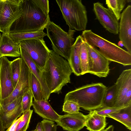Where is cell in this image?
I'll return each instance as SVG.
<instances>
[{
	"instance_id": "obj_6",
	"label": "cell",
	"mask_w": 131,
	"mask_h": 131,
	"mask_svg": "<svg viewBox=\"0 0 131 131\" xmlns=\"http://www.w3.org/2000/svg\"><path fill=\"white\" fill-rule=\"evenodd\" d=\"M45 28L47 35L51 42L53 51L68 61L74 43L73 37L75 30L69 28L68 32H66L51 21Z\"/></svg>"
},
{
	"instance_id": "obj_12",
	"label": "cell",
	"mask_w": 131,
	"mask_h": 131,
	"mask_svg": "<svg viewBox=\"0 0 131 131\" xmlns=\"http://www.w3.org/2000/svg\"><path fill=\"white\" fill-rule=\"evenodd\" d=\"M93 10L96 19L106 30L115 35L118 34L119 23L110 9L97 2L93 4Z\"/></svg>"
},
{
	"instance_id": "obj_20",
	"label": "cell",
	"mask_w": 131,
	"mask_h": 131,
	"mask_svg": "<svg viewBox=\"0 0 131 131\" xmlns=\"http://www.w3.org/2000/svg\"><path fill=\"white\" fill-rule=\"evenodd\" d=\"M83 40V38L81 35H79L76 38L72 47L70 57L68 61L73 73L77 76L82 75V74L80 53Z\"/></svg>"
},
{
	"instance_id": "obj_16",
	"label": "cell",
	"mask_w": 131,
	"mask_h": 131,
	"mask_svg": "<svg viewBox=\"0 0 131 131\" xmlns=\"http://www.w3.org/2000/svg\"><path fill=\"white\" fill-rule=\"evenodd\" d=\"M87 117V115H84L79 112L60 115L56 122L57 125L67 131H79L85 126Z\"/></svg>"
},
{
	"instance_id": "obj_13",
	"label": "cell",
	"mask_w": 131,
	"mask_h": 131,
	"mask_svg": "<svg viewBox=\"0 0 131 131\" xmlns=\"http://www.w3.org/2000/svg\"><path fill=\"white\" fill-rule=\"evenodd\" d=\"M10 61L6 56L0 58V100L8 97L14 88L11 71Z\"/></svg>"
},
{
	"instance_id": "obj_34",
	"label": "cell",
	"mask_w": 131,
	"mask_h": 131,
	"mask_svg": "<svg viewBox=\"0 0 131 131\" xmlns=\"http://www.w3.org/2000/svg\"><path fill=\"white\" fill-rule=\"evenodd\" d=\"M35 4L47 15H49V1L48 0H33Z\"/></svg>"
},
{
	"instance_id": "obj_33",
	"label": "cell",
	"mask_w": 131,
	"mask_h": 131,
	"mask_svg": "<svg viewBox=\"0 0 131 131\" xmlns=\"http://www.w3.org/2000/svg\"><path fill=\"white\" fill-rule=\"evenodd\" d=\"M41 122L43 131H57V126L54 122L44 119Z\"/></svg>"
},
{
	"instance_id": "obj_15",
	"label": "cell",
	"mask_w": 131,
	"mask_h": 131,
	"mask_svg": "<svg viewBox=\"0 0 131 131\" xmlns=\"http://www.w3.org/2000/svg\"><path fill=\"white\" fill-rule=\"evenodd\" d=\"M119 38L124 46L131 53V6L128 5L121 14Z\"/></svg>"
},
{
	"instance_id": "obj_30",
	"label": "cell",
	"mask_w": 131,
	"mask_h": 131,
	"mask_svg": "<svg viewBox=\"0 0 131 131\" xmlns=\"http://www.w3.org/2000/svg\"><path fill=\"white\" fill-rule=\"evenodd\" d=\"M33 97L30 90L26 92L23 94L21 103L23 114L30 110V108L33 104Z\"/></svg>"
},
{
	"instance_id": "obj_23",
	"label": "cell",
	"mask_w": 131,
	"mask_h": 131,
	"mask_svg": "<svg viewBox=\"0 0 131 131\" xmlns=\"http://www.w3.org/2000/svg\"><path fill=\"white\" fill-rule=\"evenodd\" d=\"M47 34L43 31L35 32L10 33L9 36L16 43L19 44L21 41L31 39H43Z\"/></svg>"
},
{
	"instance_id": "obj_21",
	"label": "cell",
	"mask_w": 131,
	"mask_h": 131,
	"mask_svg": "<svg viewBox=\"0 0 131 131\" xmlns=\"http://www.w3.org/2000/svg\"><path fill=\"white\" fill-rule=\"evenodd\" d=\"M106 117L97 114L94 110L90 112L85 126L90 131H102L107 125Z\"/></svg>"
},
{
	"instance_id": "obj_24",
	"label": "cell",
	"mask_w": 131,
	"mask_h": 131,
	"mask_svg": "<svg viewBox=\"0 0 131 131\" xmlns=\"http://www.w3.org/2000/svg\"><path fill=\"white\" fill-rule=\"evenodd\" d=\"M80 59L82 71V75L89 73L90 57L83 39L81 46Z\"/></svg>"
},
{
	"instance_id": "obj_39",
	"label": "cell",
	"mask_w": 131,
	"mask_h": 131,
	"mask_svg": "<svg viewBox=\"0 0 131 131\" xmlns=\"http://www.w3.org/2000/svg\"><path fill=\"white\" fill-rule=\"evenodd\" d=\"M118 46L120 47H122L124 46L122 42L120 41L118 42Z\"/></svg>"
},
{
	"instance_id": "obj_22",
	"label": "cell",
	"mask_w": 131,
	"mask_h": 131,
	"mask_svg": "<svg viewBox=\"0 0 131 131\" xmlns=\"http://www.w3.org/2000/svg\"><path fill=\"white\" fill-rule=\"evenodd\" d=\"M107 117L112 118L123 124L128 129H131V105L118 111L108 114Z\"/></svg>"
},
{
	"instance_id": "obj_32",
	"label": "cell",
	"mask_w": 131,
	"mask_h": 131,
	"mask_svg": "<svg viewBox=\"0 0 131 131\" xmlns=\"http://www.w3.org/2000/svg\"><path fill=\"white\" fill-rule=\"evenodd\" d=\"M123 108L100 107L94 111L97 114L107 117L108 114L117 111Z\"/></svg>"
},
{
	"instance_id": "obj_28",
	"label": "cell",
	"mask_w": 131,
	"mask_h": 131,
	"mask_svg": "<svg viewBox=\"0 0 131 131\" xmlns=\"http://www.w3.org/2000/svg\"><path fill=\"white\" fill-rule=\"evenodd\" d=\"M21 58H18L11 61L10 65L13 85L16 86L20 75L21 67Z\"/></svg>"
},
{
	"instance_id": "obj_25",
	"label": "cell",
	"mask_w": 131,
	"mask_h": 131,
	"mask_svg": "<svg viewBox=\"0 0 131 131\" xmlns=\"http://www.w3.org/2000/svg\"><path fill=\"white\" fill-rule=\"evenodd\" d=\"M30 85L31 92L34 100L39 101L44 99L41 84L31 72L30 76Z\"/></svg>"
},
{
	"instance_id": "obj_5",
	"label": "cell",
	"mask_w": 131,
	"mask_h": 131,
	"mask_svg": "<svg viewBox=\"0 0 131 131\" xmlns=\"http://www.w3.org/2000/svg\"><path fill=\"white\" fill-rule=\"evenodd\" d=\"M62 16L69 28L77 31L86 30L87 12L81 0H56Z\"/></svg>"
},
{
	"instance_id": "obj_2",
	"label": "cell",
	"mask_w": 131,
	"mask_h": 131,
	"mask_svg": "<svg viewBox=\"0 0 131 131\" xmlns=\"http://www.w3.org/2000/svg\"><path fill=\"white\" fill-rule=\"evenodd\" d=\"M22 13L12 25L10 33L42 31L50 21L33 0H21Z\"/></svg>"
},
{
	"instance_id": "obj_17",
	"label": "cell",
	"mask_w": 131,
	"mask_h": 131,
	"mask_svg": "<svg viewBox=\"0 0 131 131\" xmlns=\"http://www.w3.org/2000/svg\"><path fill=\"white\" fill-rule=\"evenodd\" d=\"M20 50L21 57L25 61L31 72L37 78L41 84L44 99L48 100L51 93L42 75L41 70L35 64L26 51L20 47Z\"/></svg>"
},
{
	"instance_id": "obj_8",
	"label": "cell",
	"mask_w": 131,
	"mask_h": 131,
	"mask_svg": "<svg viewBox=\"0 0 131 131\" xmlns=\"http://www.w3.org/2000/svg\"><path fill=\"white\" fill-rule=\"evenodd\" d=\"M19 45L29 54L35 64L42 70L52 50L48 48L43 39L25 40L20 42Z\"/></svg>"
},
{
	"instance_id": "obj_40",
	"label": "cell",
	"mask_w": 131,
	"mask_h": 131,
	"mask_svg": "<svg viewBox=\"0 0 131 131\" xmlns=\"http://www.w3.org/2000/svg\"><path fill=\"white\" fill-rule=\"evenodd\" d=\"M2 36V35H1V34L0 33V41L1 39Z\"/></svg>"
},
{
	"instance_id": "obj_7",
	"label": "cell",
	"mask_w": 131,
	"mask_h": 131,
	"mask_svg": "<svg viewBox=\"0 0 131 131\" xmlns=\"http://www.w3.org/2000/svg\"><path fill=\"white\" fill-rule=\"evenodd\" d=\"M21 0H0V31L9 35L14 23L21 16Z\"/></svg>"
},
{
	"instance_id": "obj_41",
	"label": "cell",
	"mask_w": 131,
	"mask_h": 131,
	"mask_svg": "<svg viewBox=\"0 0 131 131\" xmlns=\"http://www.w3.org/2000/svg\"><path fill=\"white\" fill-rule=\"evenodd\" d=\"M0 106H1V103H0Z\"/></svg>"
},
{
	"instance_id": "obj_19",
	"label": "cell",
	"mask_w": 131,
	"mask_h": 131,
	"mask_svg": "<svg viewBox=\"0 0 131 131\" xmlns=\"http://www.w3.org/2000/svg\"><path fill=\"white\" fill-rule=\"evenodd\" d=\"M19 44L15 43L9 35L2 34L0 41V58L3 56H20Z\"/></svg>"
},
{
	"instance_id": "obj_10",
	"label": "cell",
	"mask_w": 131,
	"mask_h": 131,
	"mask_svg": "<svg viewBox=\"0 0 131 131\" xmlns=\"http://www.w3.org/2000/svg\"><path fill=\"white\" fill-rule=\"evenodd\" d=\"M85 43L90 57L89 73L100 78L106 77L110 72L111 61L95 47Z\"/></svg>"
},
{
	"instance_id": "obj_14",
	"label": "cell",
	"mask_w": 131,
	"mask_h": 131,
	"mask_svg": "<svg viewBox=\"0 0 131 131\" xmlns=\"http://www.w3.org/2000/svg\"><path fill=\"white\" fill-rule=\"evenodd\" d=\"M22 96L18 98L3 106L1 105L0 118L5 129L8 128L13 123L23 114Z\"/></svg>"
},
{
	"instance_id": "obj_4",
	"label": "cell",
	"mask_w": 131,
	"mask_h": 131,
	"mask_svg": "<svg viewBox=\"0 0 131 131\" xmlns=\"http://www.w3.org/2000/svg\"><path fill=\"white\" fill-rule=\"evenodd\" d=\"M81 36L89 45L98 47V50L110 61L124 66L131 65V53L94 33L91 30L83 31Z\"/></svg>"
},
{
	"instance_id": "obj_38",
	"label": "cell",
	"mask_w": 131,
	"mask_h": 131,
	"mask_svg": "<svg viewBox=\"0 0 131 131\" xmlns=\"http://www.w3.org/2000/svg\"><path fill=\"white\" fill-rule=\"evenodd\" d=\"M5 129L4 128L0 118V131H5Z\"/></svg>"
},
{
	"instance_id": "obj_11",
	"label": "cell",
	"mask_w": 131,
	"mask_h": 131,
	"mask_svg": "<svg viewBox=\"0 0 131 131\" xmlns=\"http://www.w3.org/2000/svg\"><path fill=\"white\" fill-rule=\"evenodd\" d=\"M21 58L20 73L18 82L9 96L3 100H0L1 106L7 105L16 99L22 96L26 92L31 91L30 85L31 71L24 60Z\"/></svg>"
},
{
	"instance_id": "obj_37",
	"label": "cell",
	"mask_w": 131,
	"mask_h": 131,
	"mask_svg": "<svg viewBox=\"0 0 131 131\" xmlns=\"http://www.w3.org/2000/svg\"><path fill=\"white\" fill-rule=\"evenodd\" d=\"M114 127L113 125H110L107 128L102 131H114Z\"/></svg>"
},
{
	"instance_id": "obj_18",
	"label": "cell",
	"mask_w": 131,
	"mask_h": 131,
	"mask_svg": "<svg viewBox=\"0 0 131 131\" xmlns=\"http://www.w3.org/2000/svg\"><path fill=\"white\" fill-rule=\"evenodd\" d=\"M32 106L35 112L45 119L56 122L60 117V115L52 108L48 100H34Z\"/></svg>"
},
{
	"instance_id": "obj_35",
	"label": "cell",
	"mask_w": 131,
	"mask_h": 131,
	"mask_svg": "<svg viewBox=\"0 0 131 131\" xmlns=\"http://www.w3.org/2000/svg\"><path fill=\"white\" fill-rule=\"evenodd\" d=\"M23 115H22L19 118L15 121L6 131H15L18 124L22 118Z\"/></svg>"
},
{
	"instance_id": "obj_29",
	"label": "cell",
	"mask_w": 131,
	"mask_h": 131,
	"mask_svg": "<svg viewBox=\"0 0 131 131\" xmlns=\"http://www.w3.org/2000/svg\"><path fill=\"white\" fill-rule=\"evenodd\" d=\"M33 111L30 109L23 114L15 131H26L28 128Z\"/></svg>"
},
{
	"instance_id": "obj_3",
	"label": "cell",
	"mask_w": 131,
	"mask_h": 131,
	"mask_svg": "<svg viewBox=\"0 0 131 131\" xmlns=\"http://www.w3.org/2000/svg\"><path fill=\"white\" fill-rule=\"evenodd\" d=\"M107 88L101 83L87 84L68 92L64 101L75 102L80 107L90 112L101 107Z\"/></svg>"
},
{
	"instance_id": "obj_27",
	"label": "cell",
	"mask_w": 131,
	"mask_h": 131,
	"mask_svg": "<svg viewBox=\"0 0 131 131\" xmlns=\"http://www.w3.org/2000/svg\"><path fill=\"white\" fill-rule=\"evenodd\" d=\"M116 94V84L115 83L107 88L102 102L100 107H114Z\"/></svg>"
},
{
	"instance_id": "obj_36",
	"label": "cell",
	"mask_w": 131,
	"mask_h": 131,
	"mask_svg": "<svg viewBox=\"0 0 131 131\" xmlns=\"http://www.w3.org/2000/svg\"><path fill=\"white\" fill-rule=\"evenodd\" d=\"M31 131H43L41 122L38 123L36 129Z\"/></svg>"
},
{
	"instance_id": "obj_1",
	"label": "cell",
	"mask_w": 131,
	"mask_h": 131,
	"mask_svg": "<svg viewBox=\"0 0 131 131\" xmlns=\"http://www.w3.org/2000/svg\"><path fill=\"white\" fill-rule=\"evenodd\" d=\"M41 72L51 93L58 94L64 86L70 83L73 71L68 61L52 50Z\"/></svg>"
},
{
	"instance_id": "obj_26",
	"label": "cell",
	"mask_w": 131,
	"mask_h": 131,
	"mask_svg": "<svg viewBox=\"0 0 131 131\" xmlns=\"http://www.w3.org/2000/svg\"><path fill=\"white\" fill-rule=\"evenodd\" d=\"M128 1L127 0H106V4L112 11L118 21L121 17V12Z\"/></svg>"
},
{
	"instance_id": "obj_9",
	"label": "cell",
	"mask_w": 131,
	"mask_h": 131,
	"mask_svg": "<svg viewBox=\"0 0 131 131\" xmlns=\"http://www.w3.org/2000/svg\"><path fill=\"white\" fill-rule=\"evenodd\" d=\"M114 107L123 108L131 102V69L123 70L117 80Z\"/></svg>"
},
{
	"instance_id": "obj_31",
	"label": "cell",
	"mask_w": 131,
	"mask_h": 131,
	"mask_svg": "<svg viewBox=\"0 0 131 131\" xmlns=\"http://www.w3.org/2000/svg\"><path fill=\"white\" fill-rule=\"evenodd\" d=\"M80 108L79 105L76 102L67 100L64 101L62 111L68 114H73L79 112Z\"/></svg>"
}]
</instances>
